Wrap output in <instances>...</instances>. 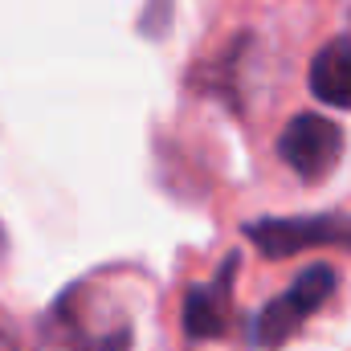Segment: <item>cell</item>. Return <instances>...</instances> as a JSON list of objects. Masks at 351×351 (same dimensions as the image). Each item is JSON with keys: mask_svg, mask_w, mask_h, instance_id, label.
I'll use <instances>...</instances> for the list:
<instances>
[{"mask_svg": "<svg viewBox=\"0 0 351 351\" xmlns=\"http://www.w3.org/2000/svg\"><path fill=\"white\" fill-rule=\"evenodd\" d=\"M335 294V269L331 265H311L306 274H298L294 278V286L282 294V298H274V302H265L262 311L254 315V327H250V339L258 343V348L274 351L282 348V343H290L294 339V331L327 302Z\"/></svg>", "mask_w": 351, "mask_h": 351, "instance_id": "1", "label": "cell"}, {"mask_svg": "<svg viewBox=\"0 0 351 351\" xmlns=\"http://www.w3.org/2000/svg\"><path fill=\"white\" fill-rule=\"evenodd\" d=\"M229 278H233V262L221 269L217 282H196L184 294V331L192 339H217L229 327Z\"/></svg>", "mask_w": 351, "mask_h": 351, "instance_id": "4", "label": "cell"}, {"mask_svg": "<svg viewBox=\"0 0 351 351\" xmlns=\"http://www.w3.org/2000/svg\"><path fill=\"white\" fill-rule=\"evenodd\" d=\"M0 254H4V233H0Z\"/></svg>", "mask_w": 351, "mask_h": 351, "instance_id": "6", "label": "cell"}, {"mask_svg": "<svg viewBox=\"0 0 351 351\" xmlns=\"http://www.w3.org/2000/svg\"><path fill=\"white\" fill-rule=\"evenodd\" d=\"M245 237L265 258H294L302 250H351V217L319 213V217H262L245 225Z\"/></svg>", "mask_w": 351, "mask_h": 351, "instance_id": "2", "label": "cell"}, {"mask_svg": "<svg viewBox=\"0 0 351 351\" xmlns=\"http://www.w3.org/2000/svg\"><path fill=\"white\" fill-rule=\"evenodd\" d=\"M311 94L323 98L327 106L351 110V41L339 37L323 45L311 62Z\"/></svg>", "mask_w": 351, "mask_h": 351, "instance_id": "5", "label": "cell"}, {"mask_svg": "<svg viewBox=\"0 0 351 351\" xmlns=\"http://www.w3.org/2000/svg\"><path fill=\"white\" fill-rule=\"evenodd\" d=\"M339 152H343V131L323 114H294L278 135L282 164L302 180H323L339 164Z\"/></svg>", "mask_w": 351, "mask_h": 351, "instance_id": "3", "label": "cell"}]
</instances>
